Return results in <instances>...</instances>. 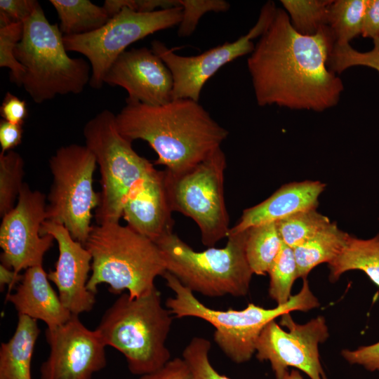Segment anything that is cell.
<instances>
[{"label": "cell", "mask_w": 379, "mask_h": 379, "mask_svg": "<svg viewBox=\"0 0 379 379\" xmlns=\"http://www.w3.org/2000/svg\"><path fill=\"white\" fill-rule=\"evenodd\" d=\"M22 274H16L13 270L6 266L0 265V286L1 290L8 285L10 288L19 282L21 279Z\"/></svg>", "instance_id": "42"}, {"label": "cell", "mask_w": 379, "mask_h": 379, "mask_svg": "<svg viewBox=\"0 0 379 379\" xmlns=\"http://www.w3.org/2000/svg\"><path fill=\"white\" fill-rule=\"evenodd\" d=\"M40 333L37 321L18 315L12 337L0 346V379H32L31 364Z\"/></svg>", "instance_id": "21"}, {"label": "cell", "mask_w": 379, "mask_h": 379, "mask_svg": "<svg viewBox=\"0 0 379 379\" xmlns=\"http://www.w3.org/2000/svg\"><path fill=\"white\" fill-rule=\"evenodd\" d=\"M0 114L4 120L22 125L27 116V103L16 95L7 92L0 107Z\"/></svg>", "instance_id": "39"}, {"label": "cell", "mask_w": 379, "mask_h": 379, "mask_svg": "<svg viewBox=\"0 0 379 379\" xmlns=\"http://www.w3.org/2000/svg\"><path fill=\"white\" fill-rule=\"evenodd\" d=\"M41 234L51 235L58 244L59 254L55 270L48 273V278L55 285L62 304L72 314L91 311L95 303V294L87 288L91 253L62 225L46 220Z\"/></svg>", "instance_id": "17"}, {"label": "cell", "mask_w": 379, "mask_h": 379, "mask_svg": "<svg viewBox=\"0 0 379 379\" xmlns=\"http://www.w3.org/2000/svg\"><path fill=\"white\" fill-rule=\"evenodd\" d=\"M269 322L261 331L255 345V357L267 361L276 379H282L288 368L302 371L310 379H328L322 366L319 345L329 336L326 319L318 316L300 324L289 313Z\"/></svg>", "instance_id": "12"}, {"label": "cell", "mask_w": 379, "mask_h": 379, "mask_svg": "<svg viewBox=\"0 0 379 379\" xmlns=\"http://www.w3.org/2000/svg\"><path fill=\"white\" fill-rule=\"evenodd\" d=\"M282 379H304L297 369H293L286 373Z\"/></svg>", "instance_id": "43"}, {"label": "cell", "mask_w": 379, "mask_h": 379, "mask_svg": "<svg viewBox=\"0 0 379 379\" xmlns=\"http://www.w3.org/2000/svg\"><path fill=\"white\" fill-rule=\"evenodd\" d=\"M50 353L40 367L41 379H92L107 364V347L99 333L72 314L62 325L46 328Z\"/></svg>", "instance_id": "15"}, {"label": "cell", "mask_w": 379, "mask_h": 379, "mask_svg": "<svg viewBox=\"0 0 379 379\" xmlns=\"http://www.w3.org/2000/svg\"><path fill=\"white\" fill-rule=\"evenodd\" d=\"M59 25L51 24L39 4L24 22L15 56L25 72L21 86L37 104L57 95L81 93L90 82L89 64L70 58Z\"/></svg>", "instance_id": "6"}, {"label": "cell", "mask_w": 379, "mask_h": 379, "mask_svg": "<svg viewBox=\"0 0 379 379\" xmlns=\"http://www.w3.org/2000/svg\"><path fill=\"white\" fill-rule=\"evenodd\" d=\"M373 48L366 52L358 51L350 44H334L328 60V67L335 74L355 66H364L379 73V36L373 39Z\"/></svg>", "instance_id": "31"}, {"label": "cell", "mask_w": 379, "mask_h": 379, "mask_svg": "<svg viewBox=\"0 0 379 379\" xmlns=\"http://www.w3.org/2000/svg\"><path fill=\"white\" fill-rule=\"evenodd\" d=\"M64 36L87 34L102 27L110 18L103 6L89 0H50Z\"/></svg>", "instance_id": "24"}, {"label": "cell", "mask_w": 379, "mask_h": 379, "mask_svg": "<svg viewBox=\"0 0 379 379\" xmlns=\"http://www.w3.org/2000/svg\"><path fill=\"white\" fill-rule=\"evenodd\" d=\"M171 315L163 306L156 286L137 298L122 293L106 310L96 331L106 346L125 357L130 372L141 376L171 359L166 342L173 323Z\"/></svg>", "instance_id": "3"}, {"label": "cell", "mask_w": 379, "mask_h": 379, "mask_svg": "<svg viewBox=\"0 0 379 379\" xmlns=\"http://www.w3.org/2000/svg\"><path fill=\"white\" fill-rule=\"evenodd\" d=\"M350 234L331 222L314 236L293 248L298 278L307 279L317 265L329 263L345 247Z\"/></svg>", "instance_id": "23"}, {"label": "cell", "mask_w": 379, "mask_h": 379, "mask_svg": "<svg viewBox=\"0 0 379 379\" xmlns=\"http://www.w3.org/2000/svg\"><path fill=\"white\" fill-rule=\"evenodd\" d=\"M369 1H332L328 9V27L335 39V44H348L361 34Z\"/></svg>", "instance_id": "26"}, {"label": "cell", "mask_w": 379, "mask_h": 379, "mask_svg": "<svg viewBox=\"0 0 379 379\" xmlns=\"http://www.w3.org/2000/svg\"><path fill=\"white\" fill-rule=\"evenodd\" d=\"M226 157L220 147L189 170L173 174L164 171L167 196L173 212L191 218L202 244L213 247L230 231L224 182Z\"/></svg>", "instance_id": "9"}, {"label": "cell", "mask_w": 379, "mask_h": 379, "mask_svg": "<svg viewBox=\"0 0 379 379\" xmlns=\"http://www.w3.org/2000/svg\"><path fill=\"white\" fill-rule=\"evenodd\" d=\"M139 379H192L190 369L183 358L170 359L158 370L142 375Z\"/></svg>", "instance_id": "38"}, {"label": "cell", "mask_w": 379, "mask_h": 379, "mask_svg": "<svg viewBox=\"0 0 379 379\" xmlns=\"http://www.w3.org/2000/svg\"><path fill=\"white\" fill-rule=\"evenodd\" d=\"M223 248L194 251L171 232L155 243L161 250L166 272L193 293L210 298L245 296L253 274L246 255L247 230L228 235Z\"/></svg>", "instance_id": "7"}, {"label": "cell", "mask_w": 379, "mask_h": 379, "mask_svg": "<svg viewBox=\"0 0 379 379\" xmlns=\"http://www.w3.org/2000/svg\"><path fill=\"white\" fill-rule=\"evenodd\" d=\"M163 277L174 293L173 297L165 302L171 314L176 318L196 317L211 324L215 329V343L236 364L247 362L252 358L259 335L269 322L292 311L306 312L320 305L307 279H303L300 291L284 305L267 309L249 303L241 310H218L204 305L171 273L166 271Z\"/></svg>", "instance_id": "5"}, {"label": "cell", "mask_w": 379, "mask_h": 379, "mask_svg": "<svg viewBox=\"0 0 379 379\" xmlns=\"http://www.w3.org/2000/svg\"><path fill=\"white\" fill-rule=\"evenodd\" d=\"M24 23L13 22L0 27V67L11 70V79L18 86L25 72L15 56V50L23 35Z\"/></svg>", "instance_id": "33"}, {"label": "cell", "mask_w": 379, "mask_h": 379, "mask_svg": "<svg viewBox=\"0 0 379 379\" xmlns=\"http://www.w3.org/2000/svg\"><path fill=\"white\" fill-rule=\"evenodd\" d=\"M267 274L270 277V297L277 302V305L286 304L292 296L293 283L298 278L293 248L283 243Z\"/></svg>", "instance_id": "29"}, {"label": "cell", "mask_w": 379, "mask_h": 379, "mask_svg": "<svg viewBox=\"0 0 379 379\" xmlns=\"http://www.w3.org/2000/svg\"><path fill=\"white\" fill-rule=\"evenodd\" d=\"M361 35L372 39L379 36V0L369 1Z\"/></svg>", "instance_id": "41"}, {"label": "cell", "mask_w": 379, "mask_h": 379, "mask_svg": "<svg viewBox=\"0 0 379 379\" xmlns=\"http://www.w3.org/2000/svg\"><path fill=\"white\" fill-rule=\"evenodd\" d=\"M179 0H106L103 7L111 18L126 7L139 13L180 7Z\"/></svg>", "instance_id": "35"}, {"label": "cell", "mask_w": 379, "mask_h": 379, "mask_svg": "<svg viewBox=\"0 0 379 379\" xmlns=\"http://www.w3.org/2000/svg\"><path fill=\"white\" fill-rule=\"evenodd\" d=\"M172 213L164 171L155 168L130 193L124 205L122 217L126 225L155 242L173 232Z\"/></svg>", "instance_id": "18"}, {"label": "cell", "mask_w": 379, "mask_h": 379, "mask_svg": "<svg viewBox=\"0 0 379 379\" xmlns=\"http://www.w3.org/2000/svg\"><path fill=\"white\" fill-rule=\"evenodd\" d=\"M39 4L35 0H1L0 27L13 22L24 23Z\"/></svg>", "instance_id": "36"}, {"label": "cell", "mask_w": 379, "mask_h": 379, "mask_svg": "<svg viewBox=\"0 0 379 379\" xmlns=\"http://www.w3.org/2000/svg\"><path fill=\"white\" fill-rule=\"evenodd\" d=\"M330 219L311 209L297 213L276 223L282 242L294 248L326 227Z\"/></svg>", "instance_id": "28"}, {"label": "cell", "mask_w": 379, "mask_h": 379, "mask_svg": "<svg viewBox=\"0 0 379 379\" xmlns=\"http://www.w3.org/2000/svg\"><path fill=\"white\" fill-rule=\"evenodd\" d=\"M334 44L328 26L301 34L277 8L247 60L257 104L318 112L337 105L344 85L328 67Z\"/></svg>", "instance_id": "1"}, {"label": "cell", "mask_w": 379, "mask_h": 379, "mask_svg": "<svg viewBox=\"0 0 379 379\" xmlns=\"http://www.w3.org/2000/svg\"><path fill=\"white\" fill-rule=\"evenodd\" d=\"M293 28L303 35H314L328 26L332 0H281Z\"/></svg>", "instance_id": "27"}, {"label": "cell", "mask_w": 379, "mask_h": 379, "mask_svg": "<svg viewBox=\"0 0 379 379\" xmlns=\"http://www.w3.org/2000/svg\"><path fill=\"white\" fill-rule=\"evenodd\" d=\"M83 133L101 176L100 202L95 213L97 225L119 222L128 195L155 168L119 133L115 114L108 109L90 119Z\"/></svg>", "instance_id": "8"}, {"label": "cell", "mask_w": 379, "mask_h": 379, "mask_svg": "<svg viewBox=\"0 0 379 379\" xmlns=\"http://www.w3.org/2000/svg\"><path fill=\"white\" fill-rule=\"evenodd\" d=\"M182 19L178 25L180 37L190 36L195 31L201 18L208 12H225L230 4L225 0H179Z\"/></svg>", "instance_id": "34"}, {"label": "cell", "mask_w": 379, "mask_h": 379, "mask_svg": "<svg viewBox=\"0 0 379 379\" xmlns=\"http://www.w3.org/2000/svg\"><path fill=\"white\" fill-rule=\"evenodd\" d=\"M22 125L15 124L1 120L0 121V145L1 152L13 150L20 144L22 138Z\"/></svg>", "instance_id": "40"}, {"label": "cell", "mask_w": 379, "mask_h": 379, "mask_svg": "<svg viewBox=\"0 0 379 379\" xmlns=\"http://www.w3.org/2000/svg\"><path fill=\"white\" fill-rule=\"evenodd\" d=\"M211 347L208 339L194 336L185 347L182 357L190 369L192 379H231L213 366L209 359Z\"/></svg>", "instance_id": "32"}, {"label": "cell", "mask_w": 379, "mask_h": 379, "mask_svg": "<svg viewBox=\"0 0 379 379\" xmlns=\"http://www.w3.org/2000/svg\"><path fill=\"white\" fill-rule=\"evenodd\" d=\"M103 83L124 88L128 94L126 101L159 106L172 100V74L146 47L123 52L107 70Z\"/></svg>", "instance_id": "16"}, {"label": "cell", "mask_w": 379, "mask_h": 379, "mask_svg": "<svg viewBox=\"0 0 379 379\" xmlns=\"http://www.w3.org/2000/svg\"><path fill=\"white\" fill-rule=\"evenodd\" d=\"M46 205V195L24 182L15 207L2 217L1 264L16 274L43 265L44 255L53 245L51 235L41 234L47 219Z\"/></svg>", "instance_id": "14"}, {"label": "cell", "mask_w": 379, "mask_h": 379, "mask_svg": "<svg viewBox=\"0 0 379 379\" xmlns=\"http://www.w3.org/2000/svg\"><path fill=\"white\" fill-rule=\"evenodd\" d=\"M84 245L92 257L87 288L95 294L106 284L114 294L127 291L131 298L140 297L166 271L157 244L120 222L93 225Z\"/></svg>", "instance_id": "4"}, {"label": "cell", "mask_w": 379, "mask_h": 379, "mask_svg": "<svg viewBox=\"0 0 379 379\" xmlns=\"http://www.w3.org/2000/svg\"><path fill=\"white\" fill-rule=\"evenodd\" d=\"M6 300L14 306L18 315L43 321L48 328L63 324L72 315L50 284L43 265L27 269L15 291L7 294Z\"/></svg>", "instance_id": "20"}, {"label": "cell", "mask_w": 379, "mask_h": 379, "mask_svg": "<svg viewBox=\"0 0 379 379\" xmlns=\"http://www.w3.org/2000/svg\"><path fill=\"white\" fill-rule=\"evenodd\" d=\"M328 267L331 282L338 281L346 272L360 270L379 287V233L366 239L350 234L342 251Z\"/></svg>", "instance_id": "22"}, {"label": "cell", "mask_w": 379, "mask_h": 379, "mask_svg": "<svg viewBox=\"0 0 379 379\" xmlns=\"http://www.w3.org/2000/svg\"><path fill=\"white\" fill-rule=\"evenodd\" d=\"M115 121L128 140L147 142L157 154L154 164L164 166L173 174L203 161L221 147L229 135L198 101L191 99H174L159 106L126 101Z\"/></svg>", "instance_id": "2"}, {"label": "cell", "mask_w": 379, "mask_h": 379, "mask_svg": "<svg viewBox=\"0 0 379 379\" xmlns=\"http://www.w3.org/2000/svg\"><path fill=\"white\" fill-rule=\"evenodd\" d=\"M277 8L273 1L266 2L256 23L247 34L234 41L225 42L197 55H178L161 41L154 40L151 49L163 60L172 74V100L182 98L199 102L204 84L222 67L252 53L255 47L253 40L260 37L267 29Z\"/></svg>", "instance_id": "13"}, {"label": "cell", "mask_w": 379, "mask_h": 379, "mask_svg": "<svg viewBox=\"0 0 379 379\" xmlns=\"http://www.w3.org/2000/svg\"><path fill=\"white\" fill-rule=\"evenodd\" d=\"M53 178L46 197V220L64 226L74 239L84 244L92 229V211L100 202L93 187L96 159L86 146L58 148L49 159Z\"/></svg>", "instance_id": "10"}, {"label": "cell", "mask_w": 379, "mask_h": 379, "mask_svg": "<svg viewBox=\"0 0 379 379\" xmlns=\"http://www.w3.org/2000/svg\"><path fill=\"white\" fill-rule=\"evenodd\" d=\"M282 244L275 222L263 224L247 230L246 255L253 274H267Z\"/></svg>", "instance_id": "25"}, {"label": "cell", "mask_w": 379, "mask_h": 379, "mask_svg": "<svg viewBox=\"0 0 379 379\" xmlns=\"http://www.w3.org/2000/svg\"><path fill=\"white\" fill-rule=\"evenodd\" d=\"M182 7L139 13L123 8L100 28L93 32L64 36L67 51L84 55L91 67L90 85L100 88L107 70L131 44L154 32L178 25Z\"/></svg>", "instance_id": "11"}, {"label": "cell", "mask_w": 379, "mask_h": 379, "mask_svg": "<svg viewBox=\"0 0 379 379\" xmlns=\"http://www.w3.org/2000/svg\"><path fill=\"white\" fill-rule=\"evenodd\" d=\"M25 162L21 155L11 150L0 153V215L11 211L15 206L24 184Z\"/></svg>", "instance_id": "30"}, {"label": "cell", "mask_w": 379, "mask_h": 379, "mask_svg": "<svg viewBox=\"0 0 379 379\" xmlns=\"http://www.w3.org/2000/svg\"><path fill=\"white\" fill-rule=\"evenodd\" d=\"M341 355L350 364L360 366L370 372H379V341L353 350L345 349Z\"/></svg>", "instance_id": "37"}, {"label": "cell", "mask_w": 379, "mask_h": 379, "mask_svg": "<svg viewBox=\"0 0 379 379\" xmlns=\"http://www.w3.org/2000/svg\"><path fill=\"white\" fill-rule=\"evenodd\" d=\"M325 187L324 183L315 180L285 184L265 200L244 210L238 222L230 228L229 234L277 222L299 212L317 209L319 197Z\"/></svg>", "instance_id": "19"}]
</instances>
